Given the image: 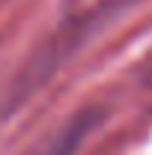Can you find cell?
Returning <instances> with one entry per match:
<instances>
[{
	"instance_id": "6da1fadb",
	"label": "cell",
	"mask_w": 152,
	"mask_h": 155,
	"mask_svg": "<svg viewBox=\"0 0 152 155\" xmlns=\"http://www.w3.org/2000/svg\"><path fill=\"white\" fill-rule=\"evenodd\" d=\"M87 116H75L63 131H60L42 152H36V155H75V149L81 146V140L87 137V131H90V125H93V114L90 110H84Z\"/></svg>"
}]
</instances>
